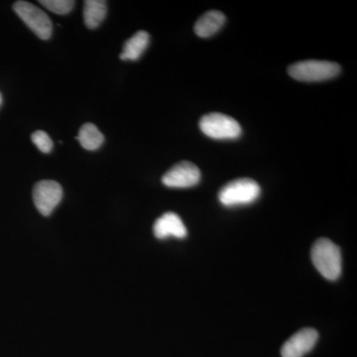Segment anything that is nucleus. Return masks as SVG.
Returning <instances> with one entry per match:
<instances>
[{
  "label": "nucleus",
  "instance_id": "f257e3e1",
  "mask_svg": "<svg viewBox=\"0 0 357 357\" xmlns=\"http://www.w3.org/2000/svg\"><path fill=\"white\" fill-rule=\"evenodd\" d=\"M312 264L321 276L330 281L340 278L342 271L340 249L328 238H319L312 245L311 251Z\"/></svg>",
  "mask_w": 357,
  "mask_h": 357
},
{
  "label": "nucleus",
  "instance_id": "f03ea898",
  "mask_svg": "<svg viewBox=\"0 0 357 357\" xmlns=\"http://www.w3.org/2000/svg\"><path fill=\"white\" fill-rule=\"evenodd\" d=\"M261 189L252 178H241L231 181L218 192V199L227 208L246 206L255 203L259 198Z\"/></svg>",
  "mask_w": 357,
  "mask_h": 357
},
{
  "label": "nucleus",
  "instance_id": "7ed1b4c3",
  "mask_svg": "<svg viewBox=\"0 0 357 357\" xmlns=\"http://www.w3.org/2000/svg\"><path fill=\"white\" fill-rule=\"evenodd\" d=\"M288 73L294 79L300 82H323L333 79L340 75V66L328 61L306 60L295 63L288 68Z\"/></svg>",
  "mask_w": 357,
  "mask_h": 357
},
{
  "label": "nucleus",
  "instance_id": "20e7f679",
  "mask_svg": "<svg viewBox=\"0 0 357 357\" xmlns=\"http://www.w3.org/2000/svg\"><path fill=\"white\" fill-rule=\"evenodd\" d=\"M199 128L204 135L217 140L237 139L243 133L238 121L218 112L204 115L199 121Z\"/></svg>",
  "mask_w": 357,
  "mask_h": 357
},
{
  "label": "nucleus",
  "instance_id": "39448f33",
  "mask_svg": "<svg viewBox=\"0 0 357 357\" xmlns=\"http://www.w3.org/2000/svg\"><path fill=\"white\" fill-rule=\"evenodd\" d=\"M13 10L40 39L51 38L53 25L50 17L43 10L27 1H16Z\"/></svg>",
  "mask_w": 357,
  "mask_h": 357
},
{
  "label": "nucleus",
  "instance_id": "423d86ee",
  "mask_svg": "<svg viewBox=\"0 0 357 357\" xmlns=\"http://www.w3.org/2000/svg\"><path fill=\"white\" fill-rule=\"evenodd\" d=\"M63 198L62 185L52 180L40 181L33 189V201L44 217H49Z\"/></svg>",
  "mask_w": 357,
  "mask_h": 357
},
{
  "label": "nucleus",
  "instance_id": "0eeeda50",
  "mask_svg": "<svg viewBox=\"0 0 357 357\" xmlns=\"http://www.w3.org/2000/svg\"><path fill=\"white\" fill-rule=\"evenodd\" d=\"M201 171L189 161L178 162L162 178V183L169 188L185 189L198 185L201 181Z\"/></svg>",
  "mask_w": 357,
  "mask_h": 357
},
{
  "label": "nucleus",
  "instance_id": "6e6552de",
  "mask_svg": "<svg viewBox=\"0 0 357 357\" xmlns=\"http://www.w3.org/2000/svg\"><path fill=\"white\" fill-rule=\"evenodd\" d=\"M319 333L314 328H303L292 335L281 349L282 357H303L312 351L318 342Z\"/></svg>",
  "mask_w": 357,
  "mask_h": 357
},
{
  "label": "nucleus",
  "instance_id": "1a4fd4ad",
  "mask_svg": "<svg viewBox=\"0 0 357 357\" xmlns=\"http://www.w3.org/2000/svg\"><path fill=\"white\" fill-rule=\"evenodd\" d=\"M153 231L158 239H166L168 237L185 238L188 231L185 225L177 213H166L154 223Z\"/></svg>",
  "mask_w": 357,
  "mask_h": 357
},
{
  "label": "nucleus",
  "instance_id": "9d476101",
  "mask_svg": "<svg viewBox=\"0 0 357 357\" xmlns=\"http://www.w3.org/2000/svg\"><path fill=\"white\" fill-rule=\"evenodd\" d=\"M225 16L218 10L208 11L202 15L195 25V32L201 38H208L222 29Z\"/></svg>",
  "mask_w": 357,
  "mask_h": 357
},
{
  "label": "nucleus",
  "instance_id": "9b49d317",
  "mask_svg": "<svg viewBox=\"0 0 357 357\" xmlns=\"http://www.w3.org/2000/svg\"><path fill=\"white\" fill-rule=\"evenodd\" d=\"M150 36L146 31H138L124 43L119 58L123 61H136L142 56L149 45Z\"/></svg>",
  "mask_w": 357,
  "mask_h": 357
},
{
  "label": "nucleus",
  "instance_id": "f8f14e48",
  "mask_svg": "<svg viewBox=\"0 0 357 357\" xmlns=\"http://www.w3.org/2000/svg\"><path fill=\"white\" fill-rule=\"evenodd\" d=\"M107 11V2L102 0H86L84 6V24L89 29L98 28L105 20Z\"/></svg>",
  "mask_w": 357,
  "mask_h": 357
},
{
  "label": "nucleus",
  "instance_id": "ddd939ff",
  "mask_svg": "<svg viewBox=\"0 0 357 357\" xmlns=\"http://www.w3.org/2000/svg\"><path fill=\"white\" fill-rule=\"evenodd\" d=\"M77 139L84 149L93 151L102 146L105 142V136L95 124L86 123L79 128Z\"/></svg>",
  "mask_w": 357,
  "mask_h": 357
},
{
  "label": "nucleus",
  "instance_id": "4468645a",
  "mask_svg": "<svg viewBox=\"0 0 357 357\" xmlns=\"http://www.w3.org/2000/svg\"><path fill=\"white\" fill-rule=\"evenodd\" d=\"M39 3L50 10L51 13L59 14V15H66L73 10L76 2L72 1V0H41Z\"/></svg>",
  "mask_w": 357,
  "mask_h": 357
},
{
  "label": "nucleus",
  "instance_id": "2eb2a0df",
  "mask_svg": "<svg viewBox=\"0 0 357 357\" xmlns=\"http://www.w3.org/2000/svg\"><path fill=\"white\" fill-rule=\"evenodd\" d=\"M31 139L32 142L36 145L42 153H50L52 149H53V141H52L50 136L45 132V131H35L31 135Z\"/></svg>",
  "mask_w": 357,
  "mask_h": 357
},
{
  "label": "nucleus",
  "instance_id": "dca6fc26",
  "mask_svg": "<svg viewBox=\"0 0 357 357\" xmlns=\"http://www.w3.org/2000/svg\"><path fill=\"white\" fill-rule=\"evenodd\" d=\"M2 102V98H1V93H0V105H1Z\"/></svg>",
  "mask_w": 357,
  "mask_h": 357
}]
</instances>
